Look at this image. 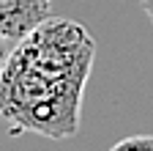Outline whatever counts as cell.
Returning <instances> with one entry per match:
<instances>
[{
    "label": "cell",
    "mask_w": 153,
    "mask_h": 151,
    "mask_svg": "<svg viewBox=\"0 0 153 151\" xmlns=\"http://www.w3.org/2000/svg\"><path fill=\"white\" fill-rule=\"evenodd\" d=\"M82 91V80H55L11 52L0 71V121L11 135L66 140L79 129Z\"/></svg>",
    "instance_id": "cell-1"
},
{
    "label": "cell",
    "mask_w": 153,
    "mask_h": 151,
    "mask_svg": "<svg viewBox=\"0 0 153 151\" xmlns=\"http://www.w3.org/2000/svg\"><path fill=\"white\" fill-rule=\"evenodd\" d=\"M140 3H142V11H145V17L153 22V0H140Z\"/></svg>",
    "instance_id": "cell-6"
},
{
    "label": "cell",
    "mask_w": 153,
    "mask_h": 151,
    "mask_svg": "<svg viewBox=\"0 0 153 151\" xmlns=\"http://www.w3.org/2000/svg\"><path fill=\"white\" fill-rule=\"evenodd\" d=\"M14 47H16V41H14V39H8V36H3V33H0V71H3L6 61L11 58Z\"/></svg>",
    "instance_id": "cell-5"
},
{
    "label": "cell",
    "mask_w": 153,
    "mask_h": 151,
    "mask_svg": "<svg viewBox=\"0 0 153 151\" xmlns=\"http://www.w3.org/2000/svg\"><path fill=\"white\" fill-rule=\"evenodd\" d=\"M14 55H19L27 66L55 80L88 83L96 41L88 33V28H82L79 22L63 20V17H47L22 41H16Z\"/></svg>",
    "instance_id": "cell-2"
},
{
    "label": "cell",
    "mask_w": 153,
    "mask_h": 151,
    "mask_svg": "<svg viewBox=\"0 0 153 151\" xmlns=\"http://www.w3.org/2000/svg\"><path fill=\"white\" fill-rule=\"evenodd\" d=\"M47 17H52V0H0V33L22 41Z\"/></svg>",
    "instance_id": "cell-3"
},
{
    "label": "cell",
    "mask_w": 153,
    "mask_h": 151,
    "mask_svg": "<svg viewBox=\"0 0 153 151\" xmlns=\"http://www.w3.org/2000/svg\"><path fill=\"white\" fill-rule=\"evenodd\" d=\"M109 151H153V135H131L118 140Z\"/></svg>",
    "instance_id": "cell-4"
}]
</instances>
